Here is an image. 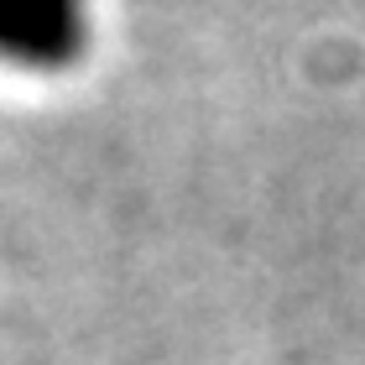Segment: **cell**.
<instances>
[{
  "label": "cell",
  "instance_id": "1",
  "mask_svg": "<svg viewBox=\"0 0 365 365\" xmlns=\"http://www.w3.org/2000/svg\"><path fill=\"white\" fill-rule=\"evenodd\" d=\"M89 0H0V63L16 73H63L89 53Z\"/></svg>",
  "mask_w": 365,
  "mask_h": 365
}]
</instances>
